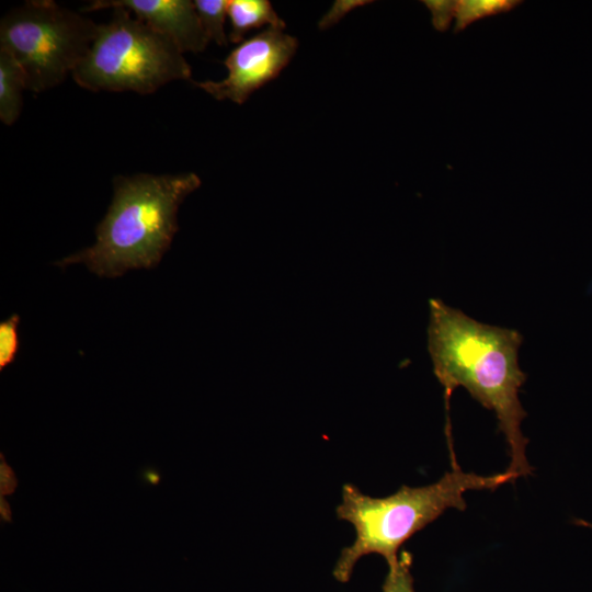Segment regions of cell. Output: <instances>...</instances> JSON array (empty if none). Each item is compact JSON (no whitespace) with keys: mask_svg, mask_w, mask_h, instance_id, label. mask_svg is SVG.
I'll use <instances>...</instances> for the list:
<instances>
[{"mask_svg":"<svg viewBox=\"0 0 592 592\" xmlns=\"http://www.w3.org/2000/svg\"><path fill=\"white\" fill-rule=\"evenodd\" d=\"M227 15L230 20L228 39L241 43L247 32L267 25L284 30L286 24L267 0H229Z\"/></svg>","mask_w":592,"mask_h":592,"instance_id":"obj_8","label":"cell"},{"mask_svg":"<svg viewBox=\"0 0 592 592\" xmlns=\"http://www.w3.org/2000/svg\"><path fill=\"white\" fill-rule=\"evenodd\" d=\"M574 523L580 526H585L592 528V523L583 521V520H574Z\"/></svg>","mask_w":592,"mask_h":592,"instance_id":"obj_19","label":"cell"},{"mask_svg":"<svg viewBox=\"0 0 592 592\" xmlns=\"http://www.w3.org/2000/svg\"><path fill=\"white\" fill-rule=\"evenodd\" d=\"M432 13V24L435 30L445 32L455 18L457 0H424L422 1Z\"/></svg>","mask_w":592,"mask_h":592,"instance_id":"obj_14","label":"cell"},{"mask_svg":"<svg viewBox=\"0 0 592 592\" xmlns=\"http://www.w3.org/2000/svg\"><path fill=\"white\" fill-rule=\"evenodd\" d=\"M521 3L520 0H457L454 33L465 30L477 20L509 12Z\"/></svg>","mask_w":592,"mask_h":592,"instance_id":"obj_10","label":"cell"},{"mask_svg":"<svg viewBox=\"0 0 592 592\" xmlns=\"http://www.w3.org/2000/svg\"><path fill=\"white\" fill-rule=\"evenodd\" d=\"M19 322L20 317L12 315L0 323V371L15 361L20 349Z\"/></svg>","mask_w":592,"mask_h":592,"instance_id":"obj_13","label":"cell"},{"mask_svg":"<svg viewBox=\"0 0 592 592\" xmlns=\"http://www.w3.org/2000/svg\"><path fill=\"white\" fill-rule=\"evenodd\" d=\"M429 310L428 351L434 375L444 387L447 408L453 390L464 387L497 417L510 456L505 471L515 480L531 475L528 441L521 430L526 411L519 398L526 380L519 365L522 334L479 322L440 298L429 300Z\"/></svg>","mask_w":592,"mask_h":592,"instance_id":"obj_1","label":"cell"},{"mask_svg":"<svg viewBox=\"0 0 592 592\" xmlns=\"http://www.w3.org/2000/svg\"><path fill=\"white\" fill-rule=\"evenodd\" d=\"M0 519L4 523L13 522L11 506L2 496H0Z\"/></svg>","mask_w":592,"mask_h":592,"instance_id":"obj_18","label":"cell"},{"mask_svg":"<svg viewBox=\"0 0 592 592\" xmlns=\"http://www.w3.org/2000/svg\"><path fill=\"white\" fill-rule=\"evenodd\" d=\"M513 481L515 478L506 471L481 476L464 473L456 466L433 483L401 486L395 493L383 498L369 497L355 486L345 483L337 515L353 525L355 539L341 550L332 571L334 579L348 582L356 562L371 554L384 557L388 566L395 563L400 547L415 533L448 509H466L464 493L496 490Z\"/></svg>","mask_w":592,"mask_h":592,"instance_id":"obj_3","label":"cell"},{"mask_svg":"<svg viewBox=\"0 0 592 592\" xmlns=\"http://www.w3.org/2000/svg\"><path fill=\"white\" fill-rule=\"evenodd\" d=\"M98 25L52 0H31L0 22V49L22 69L26 90L43 92L60 84L86 57Z\"/></svg>","mask_w":592,"mask_h":592,"instance_id":"obj_5","label":"cell"},{"mask_svg":"<svg viewBox=\"0 0 592 592\" xmlns=\"http://www.w3.org/2000/svg\"><path fill=\"white\" fill-rule=\"evenodd\" d=\"M140 476L141 480L145 481V483H149L151 486L159 485L161 480V474L153 467L145 468V471L141 473Z\"/></svg>","mask_w":592,"mask_h":592,"instance_id":"obj_17","label":"cell"},{"mask_svg":"<svg viewBox=\"0 0 592 592\" xmlns=\"http://www.w3.org/2000/svg\"><path fill=\"white\" fill-rule=\"evenodd\" d=\"M18 478L12 467L7 463L3 453H0V496H12L18 487Z\"/></svg>","mask_w":592,"mask_h":592,"instance_id":"obj_15","label":"cell"},{"mask_svg":"<svg viewBox=\"0 0 592 592\" xmlns=\"http://www.w3.org/2000/svg\"><path fill=\"white\" fill-rule=\"evenodd\" d=\"M365 3L367 1H337L332 10L320 21V27L326 29L337 23L351 9Z\"/></svg>","mask_w":592,"mask_h":592,"instance_id":"obj_16","label":"cell"},{"mask_svg":"<svg viewBox=\"0 0 592 592\" xmlns=\"http://www.w3.org/2000/svg\"><path fill=\"white\" fill-rule=\"evenodd\" d=\"M183 53L167 36L121 7L113 8L72 78L90 91L150 94L174 80L191 79Z\"/></svg>","mask_w":592,"mask_h":592,"instance_id":"obj_4","label":"cell"},{"mask_svg":"<svg viewBox=\"0 0 592 592\" xmlns=\"http://www.w3.org/2000/svg\"><path fill=\"white\" fill-rule=\"evenodd\" d=\"M25 77L15 59L0 49V119L10 126L16 122L23 105Z\"/></svg>","mask_w":592,"mask_h":592,"instance_id":"obj_9","label":"cell"},{"mask_svg":"<svg viewBox=\"0 0 592 592\" xmlns=\"http://www.w3.org/2000/svg\"><path fill=\"white\" fill-rule=\"evenodd\" d=\"M200 185L194 172L116 177L112 203L95 230V243L55 264L65 267L83 263L105 277L155 267L179 229L181 203Z\"/></svg>","mask_w":592,"mask_h":592,"instance_id":"obj_2","label":"cell"},{"mask_svg":"<svg viewBox=\"0 0 592 592\" xmlns=\"http://www.w3.org/2000/svg\"><path fill=\"white\" fill-rule=\"evenodd\" d=\"M124 8L155 31L171 39L184 54L200 53L208 45L194 2L190 0H95L82 11Z\"/></svg>","mask_w":592,"mask_h":592,"instance_id":"obj_7","label":"cell"},{"mask_svg":"<svg viewBox=\"0 0 592 592\" xmlns=\"http://www.w3.org/2000/svg\"><path fill=\"white\" fill-rule=\"evenodd\" d=\"M412 556L402 550L395 563L388 566L383 592H415L411 574Z\"/></svg>","mask_w":592,"mask_h":592,"instance_id":"obj_12","label":"cell"},{"mask_svg":"<svg viewBox=\"0 0 592 592\" xmlns=\"http://www.w3.org/2000/svg\"><path fill=\"white\" fill-rule=\"evenodd\" d=\"M298 41L280 29L269 27L243 39L224 64L227 77L220 81L194 82L216 100L242 104L258 89L278 77L296 53Z\"/></svg>","mask_w":592,"mask_h":592,"instance_id":"obj_6","label":"cell"},{"mask_svg":"<svg viewBox=\"0 0 592 592\" xmlns=\"http://www.w3.org/2000/svg\"><path fill=\"white\" fill-rule=\"evenodd\" d=\"M193 2L208 39L214 41L219 46H226L229 41L225 32L228 1L195 0Z\"/></svg>","mask_w":592,"mask_h":592,"instance_id":"obj_11","label":"cell"}]
</instances>
